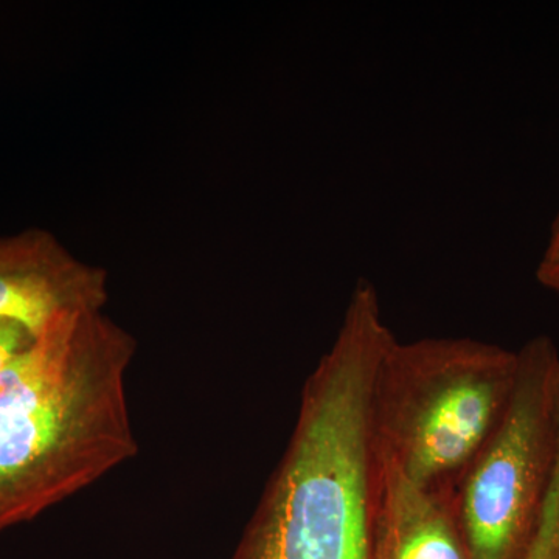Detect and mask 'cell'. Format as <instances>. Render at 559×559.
Instances as JSON below:
<instances>
[{"label":"cell","instance_id":"1","mask_svg":"<svg viewBox=\"0 0 559 559\" xmlns=\"http://www.w3.org/2000/svg\"><path fill=\"white\" fill-rule=\"evenodd\" d=\"M135 349L103 310L69 311L0 371V535L138 455L127 392Z\"/></svg>","mask_w":559,"mask_h":559},{"label":"cell","instance_id":"2","mask_svg":"<svg viewBox=\"0 0 559 559\" xmlns=\"http://www.w3.org/2000/svg\"><path fill=\"white\" fill-rule=\"evenodd\" d=\"M393 341L377 288L359 278L336 341L305 382L288 448L229 559H370L381 468L370 392Z\"/></svg>","mask_w":559,"mask_h":559},{"label":"cell","instance_id":"3","mask_svg":"<svg viewBox=\"0 0 559 559\" xmlns=\"http://www.w3.org/2000/svg\"><path fill=\"white\" fill-rule=\"evenodd\" d=\"M518 352L469 337L393 341L374 371V444L415 485L455 498L509 409Z\"/></svg>","mask_w":559,"mask_h":559},{"label":"cell","instance_id":"4","mask_svg":"<svg viewBox=\"0 0 559 559\" xmlns=\"http://www.w3.org/2000/svg\"><path fill=\"white\" fill-rule=\"evenodd\" d=\"M559 457V353L538 336L518 352L513 396L455 491L469 559H522L539 527Z\"/></svg>","mask_w":559,"mask_h":559},{"label":"cell","instance_id":"5","mask_svg":"<svg viewBox=\"0 0 559 559\" xmlns=\"http://www.w3.org/2000/svg\"><path fill=\"white\" fill-rule=\"evenodd\" d=\"M106 301V271L76 259L49 230L0 235V318L36 337L58 316L103 310Z\"/></svg>","mask_w":559,"mask_h":559},{"label":"cell","instance_id":"6","mask_svg":"<svg viewBox=\"0 0 559 559\" xmlns=\"http://www.w3.org/2000/svg\"><path fill=\"white\" fill-rule=\"evenodd\" d=\"M380 457L370 559H469L454 498L426 491Z\"/></svg>","mask_w":559,"mask_h":559},{"label":"cell","instance_id":"7","mask_svg":"<svg viewBox=\"0 0 559 559\" xmlns=\"http://www.w3.org/2000/svg\"><path fill=\"white\" fill-rule=\"evenodd\" d=\"M522 559H559V460L539 527Z\"/></svg>","mask_w":559,"mask_h":559},{"label":"cell","instance_id":"8","mask_svg":"<svg viewBox=\"0 0 559 559\" xmlns=\"http://www.w3.org/2000/svg\"><path fill=\"white\" fill-rule=\"evenodd\" d=\"M35 336L13 319L0 318V371L32 344Z\"/></svg>","mask_w":559,"mask_h":559},{"label":"cell","instance_id":"9","mask_svg":"<svg viewBox=\"0 0 559 559\" xmlns=\"http://www.w3.org/2000/svg\"><path fill=\"white\" fill-rule=\"evenodd\" d=\"M536 277L540 285L559 294V210L551 224L549 242L539 261Z\"/></svg>","mask_w":559,"mask_h":559}]
</instances>
